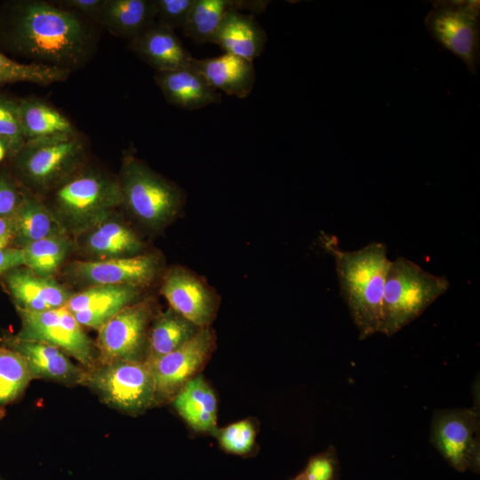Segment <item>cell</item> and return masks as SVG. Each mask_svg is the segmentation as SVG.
Masks as SVG:
<instances>
[{
	"label": "cell",
	"instance_id": "cell-1",
	"mask_svg": "<svg viewBox=\"0 0 480 480\" xmlns=\"http://www.w3.org/2000/svg\"><path fill=\"white\" fill-rule=\"evenodd\" d=\"M4 18L5 43L33 63L72 72L93 52L92 33L74 12L26 0L11 3Z\"/></svg>",
	"mask_w": 480,
	"mask_h": 480
},
{
	"label": "cell",
	"instance_id": "cell-2",
	"mask_svg": "<svg viewBox=\"0 0 480 480\" xmlns=\"http://www.w3.org/2000/svg\"><path fill=\"white\" fill-rule=\"evenodd\" d=\"M324 246L332 255L341 296L364 340L380 332L382 300L391 260L387 246L373 241L355 251L337 247L334 238L325 236Z\"/></svg>",
	"mask_w": 480,
	"mask_h": 480
},
{
	"label": "cell",
	"instance_id": "cell-3",
	"mask_svg": "<svg viewBox=\"0 0 480 480\" xmlns=\"http://www.w3.org/2000/svg\"><path fill=\"white\" fill-rule=\"evenodd\" d=\"M449 287L444 276L433 275L404 257L391 260L385 281L379 332L394 335L420 316Z\"/></svg>",
	"mask_w": 480,
	"mask_h": 480
},
{
	"label": "cell",
	"instance_id": "cell-4",
	"mask_svg": "<svg viewBox=\"0 0 480 480\" xmlns=\"http://www.w3.org/2000/svg\"><path fill=\"white\" fill-rule=\"evenodd\" d=\"M84 152L77 132L26 140L12 156L15 177L37 189L60 185L78 167Z\"/></svg>",
	"mask_w": 480,
	"mask_h": 480
},
{
	"label": "cell",
	"instance_id": "cell-5",
	"mask_svg": "<svg viewBox=\"0 0 480 480\" xmlns=\"http://www.w3.org/2000/svg\"><path fill=\"white\" fill-rule=\"evenodd\" d=\"M82 385L93 390L106 404L138 414L156 403L150 366L145 361H114L85 369Z\"/></svg>",
	"mask_w": 480,
	"mask_h": 480
},
{
	"label": "cell",
	"instance_id": "cell-6",
	"mask_svg": "<svg viewBox=\"0 0 480 480\" xmlns=\"http://www.w3.org/2000/svg\"><path fill=\"white\" fill-rule=\"evenodd\" d=\"M119 184L123 203L152 228L167 223L180 207L182 196L177 187L132 155L124 161Z\"/></svg>",
	"mask_w": 480,
	"mask_h": 480
},
{
	"label": "cell",
	"instance_id": "cell-7",
	"mask_svg": "<svg viewBox=\"0 0 480 480\" xmlns=\"http://www.w3.org/2000/svg\"><path fill=\"white\" fill-rule=\"evenodd\" d=\"M61 217L80 229L93 227L123 204L118 180L107 175L85 172L60 184L54 195Z\"/></svg>",
	"mask_w": 480,
	"mask_h": 480
},
{
	"label": "cell",
	"instance_id": "cell-8",
	"mask_svg": "<svg viewBox=\"0 0 480 480\" xmlns=\"http://www.w3.org/2000/svg\"><path fill=\"white\" fill-rule=\"evenodd\" d=\"M425 24L436 41L461 59L471 74H476L480 56L479 2L435 4Z\"/></svg>",
	"mask_w": 480,
	"mask_h": 480
},
{
	"label": "cell",
	"instance_id": "cell-9",
	"mask_svg": "<svg viewBox=\"0 0 480 480\" xmlns=\"http://www.w3.org/2000/svg\"><path fill=\"white\" fill-rule=\"evenodd\" d=\"M16 310L21 324L14 334L16 338L52 345L74 357L84 369L98 364L92 341L65 307L40 312Z\"/></svg>",
	"mask_w": 480,
	"mask_h": 480
},
{
	"label": "cell",
	"instance_id": "cell-10",
	"mask_svg": "<svg viewBox=\"0 0 480 480\" xmlns=\"http://www.w3.org/2000/svg\"><path fill=\"white\" fill-rule=\"evenodd\" d=\"M479 410L476 406L433 412L430 442L458 471H479Z\"/></svg>",
	"mask_w": 480,
	"mask_h": 480
},
{
	"label": "cell",
	"instance_id": "cell-11",
	"mask_svg": "<svg viewBox=\"0 0 480 480\" xmlns=\"http://www.w3.org/2000/svg\"><path fill=\"white\" fill-rule=\"evenodd\" d=\"M152 306L148 300L122 308L99 332L98 364L145 361Z\"/></svg>",
	"mask_w": 480,
	"mask_h": 480
},
{
	"label": "cell",
	"instance_id": "cell-12",
	"mask_svg": "<svg viewBox=\"0 0 480 480\" xmlns=\"http://www.w3.org/2000/svg\"><path fill=\"white\" fill-rule=\"evenodd\" d=\"M214 346L212 331L209 326L201 328L193 338L174 351L148 363L154 377L156 403L173 399L204 367Z\"/></svg>",
	"mask_w": 480,
	"mask_h": 480
},
{
	"label": "cell",
	"instance_id": "cell-13",
	"mask_svg": "<svg viewBox=\"0 0 480 480\" xmlns=\"http://www.w3.org/2000/svg\"><path fill=\"white\" fill-rule=\"evenodd\" d=\"M157 271V260L151 254L76 260L69 266L72 276L92 285H132L140 288L150 284Z\"/></svg>",
	"mask_w": 480,
	"mask_h": 480
},
{
	"label": "cell",
	"instance_id": "cell-14",
	"mask_svg": "<svg viewBox=\"0 0 480 480\" xmlns=\"http://www.w3.org/2000/svg\"><path fill=\"white\" fill-rule=\"evenodd\" d=\"M161 293L172 310L199 328L212 321L217 301L211 290L189 271L175 268L163 282Z\"/></svg>",
	"mask_w": 480,
	"mask_h": 480
},
{
	"label": "cell",
	"instance_id": "cell-15",
	"mask_svg": "<svg viewBox=\"0 0 480 480\" xmlns=\"http://www.w3.org/2000/svg\"><path fill=\"white\" fill-rule=\"evenodd\" d=\"M0 344L25 360L33 380L44 379L67 386L82 385L85 369L75 364L60 348L42 341L20 340L14 334H4Z\"/></svg>",
	"mask_w": 480,
	"mask_h": 480
},
{
	"label": "cell",
	"instance_id": "cell-16",
	"mask_svg": "<svg viewBox=\"0 0 480 480\" xmlns=\"http://www.w3.org/2000/svg\"><path fill=\"white\" fill-rule=\"evenodd\" d=\"M140 289L132 285H92L72 294L65 308L82 327L99 331L117 312L137 300Z\"/></svg>",
	"mask_w": 480,
	"mask_h": 480
},
{
	"label": "cell",
	"instance_id": "cell-17",
	"mask_svg": "<svg viewBox=\"0 0 480 480\" xmlns=\"http://www.w3.org/2000/svg\"><path fill=\"white\" fill-rule=\"evenodd\" d=\"M16 309L46 311L65 307L72 294L52 277L40 276L25 266L2 276Z\"/></svg>",
	"mask_w": 480,
	"mask_h": 480
},
{
	"label": "cell",
	"instance_id": "cell-18",
	"mask_svg": "<svg viewBox=\"0 0 480 480\" xmlns=\"http://www.w3.org/2000/svg\"><path fill=\"white\" fill-rule=\"evenodd\" d=\"M129 48L156 72L188 67L193 60L174 29L157 21L131 40Z\"/></svg>",
	"mask_w": 480,
	"mask_h": 480
},
{
	"label": "cell",
	"instance_id": "cell-19",
	"mask_svg": "<svg viewBox=\"0 0 480 480\" xmlns=\"http://www.w3.org/2000/svg\"><path fill=\"white\" fill-rule=\"evenodd\" d=\"M190 66L213 89L239 99L248 97L255 84L253 61L234 54L225 52L214 58H193Z\"/></svg>",
	"mask_w": 480,
	"mask_h": 480
},
{
	"label": "cell",
	"instance_id": "cell-20",
	"mask_svg": "<svg viewBox=\"0 0 480 480\" xmlns=\"http://www.w3.org/2000/svg\"><path fill=\"white\" fill-rule=\"evenodd\" d=\"M155 80L166 100L180 108L200 109L221 101L220 93L191 66L156 72Z\"/></svg>",
	"mask_w": 480,
	"mask_h": 480
},
{
	"label": "cell",
	"instance_id": "cell-21",
	"mask_svg": "<svg viewBox=\"0 0 480 480\" xmlns=\"http://www.w3.org/2000/svg\"><path fill=\"white\" fill-rule=\"evenodd\" d=\"M267 40L265 30L253 15L233 10L224 17L212 43L227 53L253 61L263 52Z\"/></svg>",
	"mask_w": 480,
	"mask_h": 480
},
{
	"label": "cell",
	"instance_id": "cell-22",
	"mask_svg": "<svg viewBox=\"0 0 480 480\" xmlns=\"http://www.w3.org/2000/svg\"><path fill=\"white\" fill-rule=\"evenodd\" d=\"M268 3V1L194 0L182 28L183 33L196 43H212L228 12L248 10L260 13Z\"/></svg>",
	"mask_w": 480,
	"mask_h": 480
},
{
	"label": "cell",
	"instance_id": "cell-23",
	"mask_svg": "<svg viewBox=\"0 0 480 480\" xmlns=\"http://www.w3.org/2000/svg\"><path fill=\"white\" fill-rule=\"evenodd\" d=\"M156 19L154 0H105L97 20L113 35L131 41L152 27Z\"/></svg>",
	"mask_w": 480,
	"mask_h": 480
},
{
	"label": "cell",
	"instance_id": "cell-24",
	"mask_svg": "<svg viewBox=\"0 0 480 480\" xmlns=\"http://www.w3.org/2000/svg\"><path fill=\"white\" fill-rule=\"evenodd\" d=\"M178 413L196 431H213L217 421V399L205 380L196 375L173 397Z\"/></svg>",
	"mask_w": 480,
	"mask_h": 480
},
{
	"label": "cell",
	"instance_id": "cell-25",
	"mask_svg": "<svg viewBox=\"0 0 480 480\" xmlns=\"http://www.w3.org/2000/svg\"><path fill=\"white\" fill-rule=\"evenodd\" d=\"M13 217L15 247L21 248L40 239L65 235L62 224L36 196L25 189L21 203Z\"/></svg>",
	"mask_w": 480,
	"mask_h": 480
},
{
	"label": "cell",
	"instance_id": "cell-26",
	"mask_svg": "<svg viewBox=\"0 0 480 480\" xmlns=\"http://www.w3.org/2000/svg\"><path fill=\"white\" fill-rule=\"evenodd\" d=\"M200 329L172 308L160 314L148 329L145 362L152 363L174 351Z\"/></svg>",
	"mask_w": 480,
	"mask_h": 480
},
{
	"label": "cell",
	"instance_id": "cell-27",
	"mask_svg": "<svg viewBox=\"0 0 480 480\" xmlns=\"http://www.w3.org/2000/svg\"><path fill=\"white\" fill-rule=\"evenodd\" d=\"M18 106L21 130L26 140L76 132L66 116L37 98L20 99Z\"/></svg>",
	"mask_w": 480,
	"mask_h": 480
},
{
	"label": "cell",
	"instance_id": "cell-28",
	"mask_svg": "<svg viewBox=\"0 0 480 480\" xmlns=\"http://www.w3.org/2000/svg\"><path fill=\"white\" fill-rule=\"evenodd\" d=\"M85 240L90 252L101 260L133 256L142 244L132 230L117 221H100Z\"/></svg>",
	"mask_w": 480,
	"mask_h": 480
},
{
	"label": "cell",
	"instance_id": "cell-29",
	"mask_svg": "<svg viewBox=\"0 0 480 480\" xmlns=\"http://www.w3.org/2000/svg\"><path fill=\"white\" fill-rule=\"evenodd\" d=\"M32 380L25 360L14 350L0 344V420L7 406L24 395Z\"/></svg>",
	"mask_w": 480,
	"mask_h": 480
},
{
	"label": "cell",
	"instance_id": "cell-30",
	"mask_svg": "<svg viewBox=\"0 0 480 480\" xmlns=\"http://www.w3.org/2000/svg\"><path fill=\"white\" fill-rule=\"evenodd\" d=\"M68 248L65 235L27 244L21 247L24 266L40 276L52 277L65 260Z\"/></svg>",
	"mask_w": 480,
	"mask_h": 480
},
{
	"label": "cell",
	"instance_id": "cell-31",
	"mask_svg": "<svg viewBox=\"0 0 480 480\" xmlns=\"http://www.w3.org/2000/svg\"><path fill=\"white\" fill-rule=\"evenodd\" d=\"M70 71L37 63H23L0 52V86L13 83L49 85L66 80Z\"/></svg>",
	"mask_w": 480,
	"mask_h": 480
},
{
	"label": "cell",
	"instance_id": "cell-32",
	"mask_svg": "<svg viewBox=\"0 0 480 480\" xmlns=\"http://www.w3.org/2000/svg\"><path fill=\"white\" fill-rule=\"evenodd\" d=\"M0 140L9 148L12 157L24 145L18 100L0 93Z\"/></svg>",
	"mask_w": 480,
	"mask_h": 480
},
{
	"label": "cell",
	"instance_id": "cell-33",
	"mask_svg": "<svg viewBox=\"0 0 480 480\" xmlns=\"http://www.w3.org/2000/svg\"><path fill=\"white\" fill-rule=\"evenodd\" d=\"M219 440L226 452L246 455L251 452L255 442L253 425L247 420L233 423L220 431Z\"/></svg>",
	"mask_w": 480,
	"mask_h": 480
},
{
	"label": "cell",
	"instance_id": "cell-34",
	"mask_svg": "<svg viewBox=\"0 0 480 480\" xmlns=\"http://www.w3.org/2000/svg\"><path fill=\"white\" fill-rule=\"evenodd\" d=\"M156 21L172 29L183 28L194 0H154Z\"/></svg>",
	"mask_w": 480,
	"mask_h": 480
},
{
	"label": "cell",
	"instance_id": "cell-35",
	"mask_svg": "<svg viewBox=\"0 0 480 480\" xmlns=\"http://www.w3.org/2000/svg\"><path fill=\"white\" fill-rule=\"evenodd\" d=\"M337 465L335 451L330 448L310 458L301 473L307 480H335Z\"/></svg>",
	"mask_w": 480,
	"mask_h": 480
},
{
	"label": "cell",
	"instance_id": "cell-36",
	"mask_svg": "<svg viewBox=\"0 0 480 480\" xmlns=\"http://www.w3.org/2000/svg\"><path fill=\"white\" fill-rule=\"evenodd\" d=\"M23 197L13 176L7 171L0 172V217L12 216L19 208Z\"/></svg>",
	"mask_w": 480,
	"mask_h": 480
},
{
	"label": "cell",
	"instance_id": "cell-37",
	"mask_svg": "<svg viewBox=\"0 0 480 480\" xmlns=\"http://www.w3.org/2000/svg\"><path fill=\"white\" fill-rule=\"evenodd\" d=\"M25 265L21 248L11 246L0 249V277L12 268Z\"/></svg>",
	"mask_w": 480,
	"mask_h": 480
},
{
	"label": "cell",
	"instance_id": "cell-38",
	"mask_svg": "<svg viewBox=\"0 0 480 480\" xmlns=\"http://www.w3.org/2000/svg\"><path fill=\"white\" fill-rule=\"evenodd\" d=\"M104 3L105 0H65L61 1L60 4L98 19Z\"/></svg>",
	"mask_w": 480,
	"mask_h": 480
},
{
	"label": "cell",
	"instance_id": "cell-39",
	"mask_svg": "<svg viewBox=\"0 0 480 480\" xmlns=\"http://www.w3.org/2000/svg\"><path fill=\"white\" fill-rule=\"evenodd\" d=\"M15 241L14 217H0V249L13 246Z\"/></svg>",
	"mask_w": 480,
	"mask_h": 480
},
{
	"label": "cell",
	"instance_id": "cell-40",
	"mask_svg": "<svg viewBox=\"0 0 480 480\" xmlns=\"http://www.w3.org/2000/svg\"><path fill=\"white\" fill-rule=\"evenodd\" d=\"M7 156H11L9 148L4 141L0 140V162Z\"/></svg>",
	"mask_w": 480,
	"mask_h": 480
},
{
	"label": "cell",
	"instance_id": "cell-41",
	"mask_svg": "<svg viewBox=\"0 0 480 480\" xmlns=\"http://www.w3.org/2000/svg\"><path fill=\"white\" fill-rule=\"evenodd\" d=\"M292 480H307L302 473H300Z\"/></svg>",
	"mask_w": 480,
	"mask_h": 480
},
{
	"label": "cell",
	"instance_id": "cell-42",
	"mask_svg": "<svg viewBox=\"0 0 480 480\" xmlns=\"http://www.w3.org/2000/svg\"><path fill=\"white\" fill-rule=\"evenodd\" d=\"M1 480V479H0Z\"/></svg>",
	"mask_w": 480,
	"mask_h": 480
}]
</instances>
